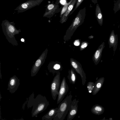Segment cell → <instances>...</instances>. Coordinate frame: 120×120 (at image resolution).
I'll return each instance as SVG.
<instances>
[{
  "label": "cell",
  "mask_w": 120,
  "mask_h": 120,
  "mask_svg": "<svg viewBox=\"0 0 120 120\" xmlns=\"http://www.w3.org/2000/svg\"><path fill=\"white\" fill-rule=\"evenodd\" d=\"M118 38L117 34H115L114 30L111 31L108 40V44L109 48L112 47L113 48L114 52L113 55L116 49L118 43Z\"/></svg>",
  "instance_id": "cell-12"
},
{
  "label": "cell",
  "mask_w": 120,
  "mask_h": 120,
  "mask_svg": "<svg viewBox=\"0 0 120 120\" xmlns=\"http://www.w3.org/2000/svg\"><path fill=\"white\" fill-rule=\"evenodd\" d=\"M72 97L71 94L68 96L59 103L57 114L53 120H64V119L71 108Z\"/></svg>",
  "instance_id": "cell-4"
},
{
  "label": "cell",
  "mask_w": 120,
  "mask_h": 120,
  "mask_svg": "<svg viewBox=\"0 0 120 120\" xmlns=\"http://www.w3.org/2000/svg\"><path fill=\"white\" fill-rule=\"evenodd\" d=\"M69 89L68 85L66 82L65 78L64 77L60 86V88L57 100V104H59L62 100L67 94Z\"/></svg>",
  "instance_id": "cell-9"
},
{
  "label": "cell",
  "mask_w": 120,
  "mask_h": 120,
  "mask_svg": "<svg viewBox=\"0 0 120 120\" xmlns=\"http://www.w3.org/2000/svg\"><path fill=\"white\" fill-rule=\"evenodd\" d=\"M59 5H56L53 8L49 10H46L44 15L48 18H51L56 13H58L60 11L61 8H59Z\"/></svg>",
  "instance_id": "cell-18"
},
{
  "label": "cell",
  "mask_w": 120,
  "mask_h": 120,
  "mask_svg": "<svg viewBox=\"0 0 120 120\" xmlns=\"http://www.w3.org/2000/svg\"><path fill=\"white\" fill-rule=\"evenodd\" d=\"M13 22L5 20L3 21L2 26L4 33L8 42L13 45L17 46L18 43L15 36L19 34L21 31L20 29L17 30Z\"/></svg>",
  "instance_id": "cell-3"
},
{
  "label": "cell",
  "mask_w": 120,
  "mask_h": 120,
  "mask_svg": "<svg viewBox=\"0 0 120 120\" xmlns=\"http://www.w3.org/2000/svg\"><path fill=\"white\" fill-rule=\"evenodd\" d=\"M77 1V0H71V3L67 9L60 18V23H63L67 21L69 14L72 10L75 5L76 4Z\"/></svg>",
  "instance_id": "cell-13"
},
{
  "label": "cell",
  "mask_w": 120,
  "mask_h": 120,
  "mask_svg": "<svg viewBox=\"0 0 120 120\" xmlns=\"http://www.w3.org/2000/svg\"><path fill=\"white\" fill-rule=\"evenodd\" d=\"M94 84L93 82H89L87 83V87L89 93L92 92L94 87Z\"/></svg>",
  "instance_id": "cell-21"
},
{
  "label": "cell",
  "mask_w": 120,
  "mask_h": 120,
  "mask_svg": "<svg viewBox=\"0 0 120 120\" xmlns=\"http://www.w3.org/2000/svg\"><path fill=\"white\" fill-rule=\"evenodd\" d=\"M71 66L75 71L80 75L81 77L82 84L84 85L86 82V74L81 64L72 58L70 59Z\"/></svg>",
  "instance_id": "cell-7"
},
{
  "label": "cell",
  "mask_w": 120,
  "mask_h": 120,
  "mask_svg": "<svg viewBox=\"0 0 120 120\" xmlns=\"http://www.w3.org/2000/svg\"><path fill=\"white\" fill-rule=\"evenodd\" d=\"M95 15L98 23L100 26H102L103 23V17L101 9L98 3H97L96 6Z\"/></svg>",
  "instance_id": "cell-17"
},
{
  "label": "cell",
  "mask_w": 120,
  "mask_h": 120,
  "mask_svg": "<svg viewBox=\"0 0 120 120\" xmlns=\"http://www.w3.org/2000/svg\"><path fill=\"white\" fill-rule=\"evenodd\" d=\"M48 52L47 48L42 52L34 64L31 70V76L33 77L36 75L40 68L45 62Z\"/></svg>",
  "instance_id": "cell-6"
},
{
  "label": "cell",
  "mask_w": 120,
  "mask_h": 120,
  "mask_svg": "<svg viewBox=\"0 0 120 120\" xmlns=\"http://www.w3.org/2000/svg\"><path fill=\"white\" fill-rule=\"evenodd\" d=\"M120 10V0H118L114 4L113 10L115 13Z\"/></svg>",
  "instance_id": "cell-23"
},
{
  "label": "cell",
  "mask_w": 120,
  "mask_h": 120,
  "mask_svg": "<svg viewBox=\"0 0 120 120\" xmlns=\"http://www.w3.org/2000/svg\"><path fill=\"white\" fill-rule=\"evenodd\" d=\"M112 120V118H109V120Z\"/></svg>",
  "instance_id": "cell-29"
},
{
  "label": "cell",
  "mask_w": 120,
  "mask_h": 120,
  "mask_svg": "<svg viewBox=\"0 0 120 120\" xmlns=\"http://www.w3.org/2000/svg\"><path fill=\"white\" fill-rule=\"evenodd\" d=\"M88 44V43L86 41L83 42L80 47V50L81 51L82 50L87 46Z\"/></svg>",
  "instance_id": "cell-24"
},
{
  "label": "cell",
  "mask_w": 120,
  "mask_h": 120,
  "mask_svg": "<svg viewBox=\"0 0 120 120\" xmlns=\"http://www.w3.org/2000/svg\"><path fill=\"white\" fill-rule=\"evenodd\" d=\"M80 44V41L79 39L76 40L74 42V45L76 46H78Z\"/></svg>",
  "instance_id": "cell-25"
},
{
  "label": "cell",
  "mask_w": 120,
  "mask_h": 120,
  "mask_svg": "<svg viewBox=\"0 0 120 120\" xmlns=\"http://www.w3.org/2000/svg\"><path fill=\"white\" fill-rule=\"evenodd\" d=\"M60 73L58 72L54 77L50 85L52 96L53 99L55 100L58 95L60 87Z\"/></svg>",
  "instance_id": "cell-5"
},
{
  "label": "cell",
  "mask_w": 120,
  "mask_h": 120,
  "mask_svg": "<svg viewBox=\"0 0 120 120\" xmlns=\"http://www.w3.org/2000/svg\"><path fill=\"white\" fill-rule=\"evenodd\" d=\"M105 42H103L99 46L93 56V60L96 65H97L100 61L102 51L105 47Z\"/></svg>",
  "instance_id": "cell-14"
},
{
  "label": "cell",
  "mask_w": 120,
  "mask_h": 120,
  "mask_svg": "<svg viewBox=\"0 0 120 120\" xmlns=\"http://www.w3.org/2000/svg\"><path fill=\"white\" fill-rule=\"evenodd\" d=\"M21 41L22 42H24V40L23 38H22L21 39Z\"/></svg>",
  "instance_id": "cell-28"
},
{
  "label": "cell",
  "mask_w": 120,
  "mask_h": 120,
  "mask_svg": "<svg viewBox=\"0 0 120 120\" xmlns=\"http://www.w3.org/2000/svg\"><path fill=\"white\" fill-rule=\"evenodd\" d=\"M32 93L29 97L28 101V107H33L31 114L32 117H37L38 114L45 111L49 106V103L45 96L38 94L35 98Z\"/></svg>",
  "instance_id": "cell-1"
},
{
  "label": "cell",
  "mask_w": 120,
  "mask_h": 120,
  "mask_svg": "<svg viewBox=\"0 0 120 120\" xmlns=\"http://www.w3.org/2000/svg\"><path fill=\"white\" fill-rule=\"evenodd\" d=\"M60 0H56L55 3V4L56 5H59Z\"/></svg>",
  "instance_id": "cell-27"
},
{
  "label": "cell",
  "mask_w": 120,
  "mask_h": 120,
  "mask_svg": "<svg viewBox=\"0 0 120 120\" xmlns=\"http://www.w3.org/2000/svg\"><path fill=\"white\" fill-rule=\"evenodd\" d=\"M84 0H77L74 8L73 9L69 14V16L73 14V12L79 7Z\"/></svg>",
  "instance_id": "cell-22"
},
{
  "label": "cell",
  "mask_w": 120,
  "mask_h": 120,
  "mask_svg": "<svg viewBox=\"0 0 120 120\" xmlns=\"http://www.w3.org/2000/svg\"><path fill=\"white\" fill-rule=\"evenodd\" d=\"M105 117H104V118L102 119L101 120H105Z\"/></svg>",
  "instance_id": "cell-30"
},
{
  "label": "cell",
  "mask_w": 120,
  "mask_h": 120,
  "mask_svg": "<svg viewBox=\"0 0 120 120\" xmlns=\"http://www.w3.org/2000/svg\"><path fill=\"white\" fill-rule=\"evenodd\" d=\"M86 10L85 7L79 11L64 36V41L70 40L76 30L83 23L86 15Z\"/></svg>",
  "instance_id": "cell-2"
},
{
  "label": "cell",
  "mask_w": 120,
  "mask_h": 120,
  "mask_svg": "<svg viewBox=\"0 0 120 120\" xmlns=\"http://www.w3.org/2000/svg\"><path fill=\"white\" fill-rule=\"evenodd\" d=\"M44 0H30L21 4L15 10L22 12L34 7L39 5Z\"/></svg>",
  "instance_id": "cell-8"
},
{
  "label": "cell",
  "mask_w": 120,
  "mask_h": 120,
  "mask_svg": "<svg viewBox=\"0 0 120 120\" xmlns=\"http://www.w3.org/2000/svg\"><path fill=\"white\" fill-rule=\"evenodd\" d=\"M58 108H52L50 109L48 112L42 118V120H52L57 116Z\"/></svg>",
  "instance_id": "cell-15"
},
{
  "label": "cell",
  "mask_w": 120,
  "mask_h": 120,
  "mask_svg": "<svg viewBox=\"0 0 120 120\" xmlns=\"http://www.w3.org/2000/svg\"><path fill=\"white\" fill-rule=\"evenodd\" d=\"M105 110L104 108L101 105L96 104L93 106L91 108L92 112L96 115H99L102 114Z\"/></svg>",
  "instance_id": "cell-19"
},
{
  "label": "cell",
  "mask_w": 120,
  "mask_h": 120,
  "mask_svg": "<svg viewBox=\"0 0 120 120\" xmlns=\"http://www.w3.org/2000/svg\"><path fill=\"white\" fill-rule=\"evenodd\" d=\"M19 79L15 75L11 77L8 85V89L11 93L15 92L17 90L20 84Z\"/></svg>",
  "instance_id": "cell-10"
},
{
  "label": "cell",
  "mask_w": 120,
  "mask_h": 120,
  "mask_svg": "<svg viewBox=\"0 0 120 120\" xmlns=\"http://www.w3.org/2000/svg\"><path fill=\"white\" fill-rule=\"evenodd\" d=\"M98 0H91L92 2L94 4L97 3Z\"/></svg>",
  "instance_id": "cell-26"
},
{
  "label": "cell",
  "mask_w": 120,
  "mask_h": 120,
  "mask_svg": "<svg viewBox=\"0 0 120 120\" xmlns=\"http://www.w3.org/2000/svg\"><path fill=\"white\" fill-rule=\"evenodd\" d=\"M104 80V77H102L100 78L95 82L94 89L92 92L93 95L96 94L100 91L102 86Z\"/></svg>",
  "instance_id": "cell-16"
},
{
  "label": "cell",
  "mask_w": 120,
  "mask_h": 120,
  "mask_svg": "<svg viewBox=\"0 0 120 120\" xmlns=\"http://www.w3.org/2000/svg\"><path fill=\"white\" fill-rule=\"evenodd\" d=\"M79 101L75 98L72 101L71 108L69 111L67 120H71L76 116L78 111V103Z\"/></svg>",
  "instance_id": "cell-11"
},
{
  "label": "cell",
  "mask_w": 120,
  "mask_h": 120,
  "mask_svg": "<svg viewBox=\"0 0 120 120\" xmlns=\"http://www.w3.org/2000/svg\"><path fill=\"white\" fill-rule=\"evenodd\" d=\"M67 77L71 83L73 84H75L77 76L75 70L73 68L69 70Z\"/></svg>",
  "instance_id": "cell-20"
}]
</instances>
